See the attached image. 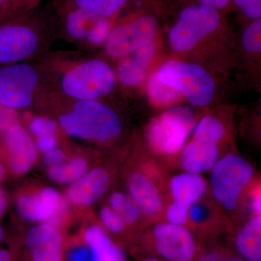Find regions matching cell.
Masks as SVG:
<instances>
[{
	"instance_id": "74e56055",
	"label": "cell",
	"mask_w": 261,
	"mask_h": 261,
	"mask_svg": "<svg viewBox=\"0 0 261 261\" xmlns=\"http://www.w3.org/2000/svg\"><path fill=\"white\" fill-rule=\"evenodd\" d=\"M18 0H0V20L15 16Z\"/></svg>"
},
{
	"instance_id": "f35d334b",
	"label": "cell",
	"mask_w": 261,
	"mask_h": 261,
	"mask_svg": "<svg viewBox=\"0 0 261 261\" xmlns=\"http://www.w3.org/2000/svg\"><path fill=\"white\" fill-rule=\"evenodd\" d=\"M250 209L253 216H260L261 214V195L260 187H257L250 195Z\"/></svg>"
},
{
	"instance_id": "ac0fdd59",
	"label": "cell",
	"mask_w": 261,
	"mask_h": 261,
	"mask_svg": "<svg viewBox=\"0 0 261 261\" xmlns=\"http://www.w3.org/2000/svg\"><path fill=\"white\" fill-rule=\"evenodd\" d=\"M169 188L173 202L189 208L205 195L207 185L200 174L186 172L173 176L170 181Z\"/></svg>"
},
{
	"instance_id": "e575fe53",
	"label": "cell",
	"mask_w": 261,
	"mask_h": 261,
	"mask_svg": "<svg viewBox=\"0 0 261 261\" xmlns=\"http://www.w3.org/2000/svg\"><path fill=\"white\" fill-rule=\"evenodd\" d=\"M66 159L65 152L61 149L55 148L44 153L43 157V162L48 168L58 166L64 162Z\"/></svg>"
},
{
	"instance_id": "d590c367",
	"label": "cell",
	"mask_w": 261,
	"mask_h": 261,
	"mask_svg": "<svg viewBox=\"0 0 261 261\" xmlns=\"http://www.w3.org/2000/svg\"><path fill=\"white\" fill-rule=\"evenodd\" d=\"M68 261H93L88 247L79 246L72 249L68 255Z\"/></svg>"
},
{
	"instance_id": "6da1fadb",
	"label": "cell",
	"mask_w": 261,
	"mask_h": 261,
	"mask_svg": "<svg viewBox=\"0 0 261 261\" xmlns=\"http://www.w3.org/2000/svg\"><path fill=\"white\" fill-rule=\"evenodd\" d=\"M59 123L70 137L99 142L115 138L122 127L116 112L97 100H76L59 117Z\"/></svg>"
},
{
	"instance_id": "4316f807",
	"label": "cell",
	"mask_w": 261,
	"mask_h": 261,
	"mask_svg": "<svg viewBox=\"0 0 261 261\" xmlns=\"http://www.w3.org/2000/svg\"><path fill=\"white\" fill-rule=\"evenodd\" d=\"M261 20L256 19L250 24L244 32L243 47L245 50L251 53H258L261 51Z\"/></svg>"
},
{
	"instance_id": "cb8c5ba5",
	"label": "cell",
	"mask_w": 261,
	"mask_h": 261,
	"mask_svg": "<svg viewBox=\"0 0 261 261\" xmlns=\"http://www.w3.org/2000/svg\"><path fill=\"white\" fill-rule=\"evenodd\" d=\"M110 207L114 211L125 224H135L141 216L138 206L129 195L121 192H115L109 197Z\"/></svg>"
},
{
	"instance_id": "ba28073f",
	"label": "cell",
	"mask_w": 261,
	"mask_h": 261,
	"mask_svg": "<svg viewBox=\"0 0 261 261\" xmlns=\"http://www.w3.org/2000/svg\"><path fill=\"white\" fill-rule=\"evenodd\" d=\"M39 83L37 70L21 62L0 66V104L22 109L31 106Z\"/></svg>"
},
{
	"instance_id": "3957f363",
	"label": "cell",
	"mask_w": 261,
	"mask_h": 261,
	"mask_svg": "<svg viewBox=\"0 0 261 261\" xmlns=\"http://www.w3.org/2000/svg\"><path fill=\"white\" fill-rule=\"evenodd\" d=\"M195 125L192 108L178 106L154 118L147 127L146 137L154 152L171 155L182 150Z\"/></svg>"
},
{
	"instance_id": "ffe728a7",
	"label": "cell",
	"mask_w": 261,
	"mask_h": 261,
	"mask_svg": "<svg viewBox=\"0 0 261 261\" xmlns=\"http://www.w3.org/2000/svg\"><path fill=\"white\" fill-rule=\"evenodd\" d=\"M84 240L92 253V260L126 261L123 250L99 226H89L84 233Z\"/></svg>"
},
{
	"instance_id": "4fadbf2b",
	"label": "cell",
	"mask_w": 261,
	"mask_h": 261,
	"mask_svg": "<svg viewBox=\"0 0 261 261\" xmlns=\"http://www.w3.org/2000/svg\"><path fill=\"white\" fill-rule=\"evenodd\" d=\"M110 181L106 170L94 168L71 184L67 191V198L74 205H92L108 191Z\"/></svg>"
},
{
	"instance_id": "7402d4cb",
	"label": "cell",
	"mask_w": 261,
	"mask_h": 261,
	"mask_svg": "<svg viewBox=\"0 0 261 261\" xmlns=\"http://www.w3.org/2000/svg\"><path fill=\"white\" fill-rule=\"evenodd\" d=\"M87 161L73 158L67 162L48 168L47 175L53 181L59 184H72L88 171Z\"/></svg>"
},
{
	"instance_id": "4dcf8cb0",
	"label": "cell",
	"mask_w": 261,
	"mask_h": 261,
	"mask_svg": "<svg viewBox=\"0 0 261 261\" xmlns=\"http://www.w3.org/2000/svg\"><path fill=\"white\" fill-rule=\"evenodd\" d=\"M188 207L173 202L166 209V216L167 222L185 226L188 221Z\"/></svg>"
},
{
	"instance_id": "52a82bcc",
	"label": "cell",
	"mask_w": 261,
	"mask_h": 261,
	"mask_svg": "<svg viewBox=\"0 0 261 261\" xmlns=\"http://www.w3.org/2000/svg\"><path fill=\"white\" fill-rule=\"evenodd\" d=\"M221 16L218 10L202 4L187 6L168 35L170 46L176 51L190 50L218 29Z\"/></svg>"
},
{
	"instance_id": "9c48e42d",
	"label": "cell",
	"mask_w": 261,
	"mask_h": 261,
	"mask_svg": "<svg viewBox=\"0 0 261 261\" xmlns=\"http://www.w3.org/2000/svg\"><path fill=\"white\" fill-rule=\"evenodd\" d=\"M151 247L165 261H195L198 245L193 233L185 226L160 223L151 234Z\"/></svg>"
},
{
	"instance_id": "7bdbcfd3",
	"label": "cell",
	"mask_w": 261,
	"mask_h": 261,
	"mask_svg": "<svg viewBox=\"0 0 261 261\" xmlns=\"http://www.w3.org/2000/svg\"><path fill=\"white\" fill-rule=\"evenodd\" d=\"M0 261H11V256L9 252L0 249Z\"/></svg>"
},
{
	"instance_id": "7c38bea8",
	"label": "cell",
	"mask_w": 261,
	"mask_h": 261,
	"mask_svg": "<svg viewBox=\"0 0 261 261\" xmlns=\"http://www.w3.org/2000/svg\"><path fill=\"white\" fill-rule=\"evenodd\" d=\"M25 243L33 261H62L63 237L56 226L44 223L30 228Z\"/></svg>"
},
{
	"instance_id": "f1b7e54d",
	"label": "cell",
	"mask_w": 261,
	"mask_h": 261,
	"mask_svg": "<svg viewBox=\"0 0 261 261\" xmlns=\"http://www.w3.org/2000/svg\"><path fill=\"white\" fill-rule=\"evenodd\" d=\"M99 218L105 227L113 233H120L125 228L121 218L110 207H103L99 211Z\"/></svg>"
},
{
	"instance_id": "f546056e",
	"label": "cell",
	"mask_w": 261,
	"mask_h": 261,
	"mask_svg": "<svg viewBox=\"0 0 261 261\" xmlns=\"http://www.w3.org/2000/svg\"><path fill=\"white\" fill-rule=\"evenodd\" d=\"M195 261H245L236 252L223 249L207 250L197 255Z\"/></svg>"
},
{
	"instance_id": "d6986e66",
	"label": "cell",
	"mask_w": 261,
	"mask_h": 261,
	"mask_svg": "<svg viewBox=\"0 0 261 261\" xmlns=\"http://www.w3.org/2000/svg\"><path fill=\"white\" fill-rule=\"evenodd\" d=\"M235 252L245 261H261V216H252L233 240Z\"/></svg>"
},
{
	"instance_id": "1f68e13d",
	"label": "cell",
	"mask_w": 261,
	"mask_h": 261,
	"mask_svg": "<svg viewBox=\"0 0 261 261\" xmlns=\"http://www.w3.org/2000/svg\"><path fill=\"white\" fill-rule=\"evenodd\" d=\"M233 2L249 18L255 20L260 18L261 0H233Z\"/></svg>"
},
{
	"instance_id": "b9f144b4",
	"label": "cell",
	"mask_w": 261,
	"mask_h": 261,
	"mask_svg": "<svg viewBox=\"0 0 261 261\" xmlns=\"http://www.w3.org/2000/svg\"><path fill=\"white\" fill-rule=\"evenodd\" d=\"M8 206V199L4 190L0 187V218L5 214Z\"/></svg>"
},
{
	"instance_id": "8d00e7d4",
	"label": "cell",
	"mask_w": 261,
	"mask_h": 261,
	"mask_svg": "<svg viewBox=\"0 0 261 261\" xmlns=\"http://www.w3.org/2000/svg\"><path fill=\"white\" fill-rule=\"evenodd\" d=\"M35 144L37 150L44 154L51 149L56 148L58 145V140L56 136H49V137L36 139Z\"/></svg>"
},
{
	"instance_id": "60d3db41",
	"label": "cell",
	"mask_w": 261,
	"mask_h": 261,
	"mask_svg": "<svg viewBox=\"0 0 261 261\" xmlns=\"http://www.w3.org/2000/svg\"><path fill=\"white\" fill-rule=\"evenodd\" d=\"M200 4L207 5L214 9H222L227 5L229 0H199Z\"/></svg>"
},
{
	"instance_id": "836d02e7",
	"label": "cell",
	"mask_w": 261,
	"mask_h": 261,
	"mask_svg": "<svg viewBox=\"0 0 261 261\" xmlns=\"http://www.w3.org/2000/svg\"><path fill=\"white\" fill-rule=\"evenodd\" d=\"M18 115L16 110L0 104V133L17 123Z\"/></svg>"
},
{
	"instance_id": "7a4b0ae2",
	"label": "cell",
	"mask_w": 261,
	"mask_h": 261,
	"mask_svg": "<svg viewBox=\"0 0 261 261\" xmlns=\"http://www.w3.org/2000/svg\"><path fill=\"white\" fill-rule=\"evenodd\" d=\"M44 21L28 13L0 20V66L21 63L42 46Z\"/></svg>"
},
{
	"instance_id": "ab89813d",
	"label": "cell",
	"mask_w": 261,
	"mask_h": 261,
	"mask_svg": "<svg viewBox=\"0 0 261 261\" xmlns=\"http://www.w3.org/2000/svg\"><path fill=\"white\" fill-rule=\"evenodd\" d=\"M42 0H18L15 15L24 14L30 12Z\"/></svg>"
},
{
	"instance_id": "30bf717a",
	"label": "cell",
	"mask_w": 261,
	"mask_h": 261,
	"mask_svg": "<svg viewBox=\"0 0 261 261\" xmlns=\"http://www.w3.org/2000/svg\"><path fill=\"white\" fill-rule=\"evenodd\" d=\"M159 29L153 15H147L113 29L105 42L109 56L123 58L151 42Z\"/></svg>"
},
{
	"instance_id": "8fae6325",
	"label": "cell",
	"mask_w": 261,
	"mask_h": 261,
	"mask_svg": "<svg viewBox=\"0 0 261 261\" xmlns=\"http://www.w3.org/2000/svg\"><path fill=\"white\" fill-rule=\"evenodd\" d=\"M5 145L10 154L13 172L21 175L28 172L37 159V148L27 128L18 123L3 132Z\"/></svg>"
},
{
	"instance_id": "2e32d148",
	"label": "cell",
	"mask_w": 261,
	"mask_h": 261,
	"mask_svg": "<svg viewBox=\"0 0 261 261\" xmlns=\"http://www.w3.org/2000/svg\"><path fill=\"white\" fill-rule=\"evenodd\" d=\"M219 156L218 144L193 139L182 149L181 167L187 173L200 174L212 169Z\"/></svg>"
},
{
	"instance_id": "e0dca14e",
	"label": "cell",
	"mask_w": 261,
	"mask_h": 261,
	"mask_svg": "<svg viewBox=\"0 0 261 261\" xmlns=\"http://www.w3.org/2000/svg\"><path fill=\"white\" fill-rule=\"evenodd\" d=\"M155 49V44L150 42L123 60L117 70L120 82L128 87L140 84L145 78L147 67L153 58Z\"/></svg>"
},
{
	"instance_id": "d4e9b609",
	"label": "cell",
	"mask_w": 261,
	"mask_h": 261,
	"mask_svg": "<svg viewBox=\"0 0 261 261\" xmlns=\"http://www.w3.org/2000/svg\"><path fill=\"white\" fill-rule=\"evenodd\" d=\"M225 135L224 125L218 118L206 116L196 126L194 139L218 144Z\"/></svg>"
},
{
	"instance_id": "5bb4252c",
	"label": "cell",
	"mask_w": 261,
	"mask_h": 261,
	"mask_svg": "<svg viewBox=\"0 0 261 261\" xmlns=\"http://www.w3.org/2000/svg\"><path fill=\"white\" fill-rule=\"evenodd\" d=\"M62 201L56 189L47 187L36 195L20 196L17 199L16 208L19 215L27 221L47 222L59 208Z\"/></svg>"
},
{
	"instance_id": "603a6c76",
	"label": "cell",
	"mask_w": 261,
	"mask_h": 261,
	"mask_svg": "<svg viewBox=\"0 0 261 261\" xmlns=\"http://www.w3.org/2000/svg\"><path fill=\"white\" fill-rule=\"evenodd\" d=\"M72 6L94 16L110 18L128 0H70Z\"/></svg>"
},
{
	"instance_id": "277c9868",
	"label": "cell",
	"mask_w": 261,
	"mask_h": 261,
	"mask_svg": "<svg viewBox=\"0 0 261 261\" xmlns=\"http://www.w3.org/2000/svg\"><path fill=\"white\" fill-rule=\"evenodd\" d=\"M114 72L101 60L82 62L67 70L61 79L62 90L76 100H97L113 90Z\"/></svg>"
},
{
	"instance_id": "484cf974",
	"label": "cell",
	"mask_w": 261,
	"mask_h": 261,
	"mask_svg": "<svg viewBox=\"0 0 261 261\" xmlns=\"http://www.w3.org/2000/svg\"><path fill=\"white\" fill-rule=\"evenodd\" d=\"M148 93L152 102L159 106H168L177 102L181 93L176 89L161 83L158 73H154L149 80Z\"/></svg>"
},
{
	"instance_id": "5b68a950",
	"label": "cell",
	"mask_w": 261,
	"mask_h": 261,
	"mask_svg": "<svg viewBox=\"0 0 261 261\" xmlns=\"http://www.w3.org/2000/svg\"><path fill=\"white\" fill-rule=\"evenodd\" d=\"M253 176L254 168L250 163L238 154H226L211 169L213 197L226 210L233 211Z\"/></svg>"
},
{
	"instance_id": "9a60e30c",
	"label": "cell",
	"mask_w": 261,
	"mask_h": 261,
	"mask_svg": "<svg viewBox=\"0 0 261 261\" xmlns=\"http://www.w3.org/2000/svg\"><path fill=\"white\" fill-rule=\"evenodd\" d=\"M127 187L130 198L141 212L154 216L162 211V195L154 181L145 173H132L128 178Z\"/></svg>"
},
{
	"instance_id": "83f0119b",
	"label": "cell",
	"mask_w": 261,
	"mask_h": 261,
	"mask_svg": "<svg viewBox=\"0 0 261 261\" xmlns=\"http://www.w3.org/2000/svg\"><path fill=\"white\" fill-rule=\"evenodd\" d=\"M31 132L36 139L56 136L58 126L56 121L45 117H36L32 120L29 125Z\"/></svg>"
},
{
	"instance_id": "8992f818",
	"label": "cell",
	"mask_w": 261,
	"mask_h": 261,
	"mask_svg": "<svg viewBox=\"0 0 261 261\" xmlns=\"http://www.w3.org/2000/svg\"><path fill=\"white\" fill-rule=\"evenodd\" d=\"M161 83L176 89L195 106H205L214 96L215 84L211 75L200 65L169 61L158 72Z\"/></svg>"
},
{
	"instance_id": "bcb514c9",
	"label": "cell",
	"mask_w": 261,
	"mask_h": 261,
	"mask_svg": "<svg viewBox=\"0 0 261 261\" xmlns=\"http://www.w3.org/2000/svg\"><path fill=\"white\" fill-rule=\"evenodd\" d=\"M3 236H4V231H3V228L0 226V242L3 240Z\"/></svg>"
},
{
	"instance_id": "f6af8a7d",
	"label": "cell",
	"mask_w": 261,
	"mask_h": 261,
	"mask_svg": "<svg viewBox=\"0 0 261 261\" xmlns=\"http://www.w3.org/2000/svg\"><path fill=\"white\" fill-rule=\"evenodd\" d=\"M5 173V168L3 167V165L0 163V180L4 177Z\"/></svg>"
},
{
	"instance_id": "d6a6232c",
	"label": "cell",
	"mask_w": 261,
	"mask_h": 261,
	"mask_svg": "<svg viewBox=\"0 0 261 261\" xmlns=\"http://www.w3.org/2000/svg\"><path fill=\"white\" fill-rule=\"evenodd\" d=\"M208 208L206 205L200 202V200L197 201L189 207L188 221H191L194 224H202L208 218Z\"/></svg>"
},
{
	"instance_id": "44dd1931",
	"label": "cell",
	"mask_w": 261,
	"mask_h": 261,
	"mask_svg": "<svg viewBox=\"0 0 261 261\" xmlns=\"http://www.w3.org/2000/svg\"><path fill=\"white\" fill-rule=\"evenodd\" d=\"M101 18L71 5L63 17V23L65 31L72 39L87 41Z\"/></svg>"
},
{
	"instance_id": "ee69618b",
	"label": "cell",
	"mask_w": 261,
	"mask_h": 261,
	"mask_svg": "<svg viewBox=\"0 0 261 261\" xmlns=\"http://www.w3.org/2000/svg\"><path fill=\"white\" fill-rule=\"evenodd\" d=\"M142 261H165L162 260V259L160 258L159 257L155 256H149L146 257V258L144 259Z\"/></svg>"
}]
</instances>
